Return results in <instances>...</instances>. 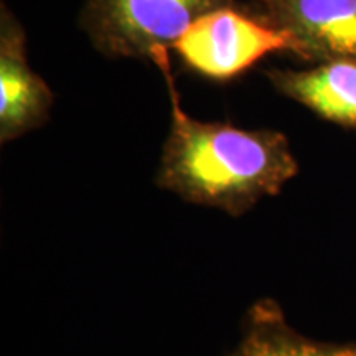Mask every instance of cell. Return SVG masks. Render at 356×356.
Listing matches in <instances>:
<instances>
[{"mask_svg": "<svg viewBox=\"0 0 356 356\" xmlns=\"http://www.w3.org/2000/svg\"><path fill=\"white\" fill-rule=\"evenodd\" d=\"M154 65L165 76L172 101L170 131L155 180L160 188L190 203L241 216L262 198L277 195L299 173L282 132L193 119L180 104L170 51L160 55Z\"/></svg>", "mask_w": 356, "mask_h": 356, "instance_id": "obj_1", "label": "cell"}, {"mask_svg": "<svg viewBox=\"0 0 356 356\" xmlns=\"http://www.w3.org/2000/svg\"><path fill=\"white\" fill-rule=\"evenodd\" d=\"M236 0H86L79 25L92 47L109 58L155 61L207 13Z\"/></svg>", "mask_w": 356, "mask_h": 356, "instance_id": "obj_2", "label": "cell"}, {"mask_svg": "<svg viewBox=\"0 0 356 356\" xmlns=\"http://www.w3.org/2000/svg\"><path fill=\"white\" fill-rule=\"evenodd\" d=\"M172 50L186 68L213 81H229L273 53L305 60L302 44L259 12L238 6L218 8L195 20Z\"/></svg>", "mask_w": 356, "mask_h": 356, "instance_id": "obj_3", "label": "cell"}, {"mask_svg": "<svg viewBox=\"0 0 356 356\" xmlns=\"http://www.w3.org/2000/svg\"><path fill=\"white\" fill-rule=\"evenodd\" d=\"M53 92L26 58V35L2 3L0 13V142L19 139L50 118Z\"/></svg>", "mask_w": 356, "mask_h": 356, "instance_id": "obj_4", "label": "cell"}, {"mask_svg": "<svg viewBox=\"0 0 356 356\" xmlns=\"http://www.w3.org/2000/svg\"><path fill=\"white\" fill-rule=\"evenodd\" d=\"M270 24L291 32L307 61L356 60V0H254Z\"/></svg>", "mask_w": 356, "mask_h": 356, "instance_id": "obj_5", "label": "cell"}, {"mask_svg": "<svg viewBox=\"0 0 356 356\" xmlns=\"http://www.w3.org/2000/svg\"><path fill=\"white\" fill-rule=\"evenodd\" d=\"M275 91L300 102L320 118L356 131V60L322 61L310 70H274Z\"/></svg>", "mask_w": 356, "mask_h": 356, "instance_id": "obj_6", "label": "cell"}, {"mask_svg": "<svg viewBox=\"0 0 356 356\" xmlns=\"http://www.w3.org/2000/svg\"><path fill=\"white\" fill-rule=\"evenodd\" d=\"M231 356H356V345L310 340L287 323L277 302L262 299L248 310L243 340Z\"/></svg>", "mask_w": 356, "mask_h": 356, "instance_id": "obj_7", "label": "cell"}]
</instances>
